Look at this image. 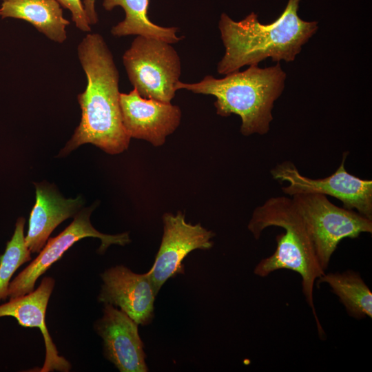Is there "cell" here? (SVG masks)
<instances>
[{
	"mask_svg": "<svg viewBox=\"0 0 372 372\" xmlns=\"http://www.w3.org/2000/svg\"><path fill=\"white\" fill-rule=\"evenodd\" d=\"M77 53L87 81L77 96L81 119L59 156L85 143L120 154L127 149L130 136L122 121L119 73L112 52L100 34L90 33L79 43Z\"/></svg>",
	"mask_w": 372,
	"mask_h": 372,
	"instance_id": "obj_1",
	"label": "cell"
},
{
	"mask_svg": "<svg viewBox=\"0 0 372 372\" xmlns=\"http://www.w3.org/2000/svg\"><path fill=\"white\" fill-rule=\"evenodd\" d=\"M300 1L289 0L282 14L269 24L261 23L254 12L240 21L223 13L218 28L225 51L217 72L226 75L267 58L277 63L293 61L318 28L317 21L298 16Z\"/></svg>",
	"mask_w": 372,
	"mask_h": 372,
	"instance_id": "obj_2",
	"label": "cell"
},
{
	"mask_svg": "<svg viewBox=\"0 0 372 372\" xmlns=\"http://www.w3.org/2000/svg\"><path fill=\"white\" fill-rule=\"evenodd\" d=\"M269 227H278L285 232L276 236L277 247L269 257L262 259L254 273L267 277L279 269L298 273L302 279L304 298L312 310L320 338L325 333L316 314L313 302L316 282L325 273L318 259L305 223L291 198L271 197L253 211L247 228L256 239Z\"/></svg>",
	"mask_w": 372,
	"mask_h": 372,
	"instance_id": "obj_3",
	"label": "cell"
},
{
	"mask_svg": "<svg viewBox=\"0 0 372 372\" xmlns=\"http://www.w3.org/2000/svg\"><path fill=\"white\" fill-rule=\"evenodd\" d=\"M286 77L279 63L265 68L251 65L245 71H236L222 79L207 75L194 83L178 81L175 89L215 96L217 114L238 115L242 135H264L270 130L273 104L282 93Z\"/></svg>",
	"mask_w": 372,
	"mask_h": 372,
	"instance_id": "obj_4",
	"label": "cell"
},
{
	"mask_svg": "<svg viewBox=\"0 0 372 372\" xmlns=\"http://www.w3.org/2000/svg\"><path fill=\"white\" fill-rule=\"evenodd\" d=\"M291 198L303 218L324 271L342 240L358 238L362 233H372V220L354 210L335 205L325 195L298 194Z\"/></svg>",
	"mask_w": 372,
	"mask_h": 372,
	"instance_id": "obj_5",
	"label": "cell"
},
{
	"mask_svg": "<svg viewBox=\"0 0 372 372\" xmlns=\"http://www.w3.org/2000/svg\"><path fill=\"white\" fill-rule=\"evenodd\" d=\"M128 79L143 98L171 103L181 74L180 59L171 43L136 36L123 56Z\"/></svg>",
	"mask_w": 372,
	"mask_h": 372,
	"instance_id": "obj_6",
	"label": "cell"
},
{
	"mask_svg": "<svg viewBox=\"0 0 372 372\" xmlns=\"http://www.w3.org/2000/svg\"><path fill=\"white\" fill-rule=\"evenodd\" d=\"M347 155L348 152H344L338 168L324 178L313 179L302 175L290 161L278 164L270 172L276 180L289 183L282 187L289 196L307 193L331 196L342 201L343 207L355 209L372 220V180L360 178L346 170Z\"/></svg>",
	"mask_w": 372,
	"mask_h": 372,
	"instance_id": "obj_7",
	"label": "cell"
},
{
	"mask_svg": "<svg viewBox=\"0 0 372 372\" xmlns=\"http://www.w3.org/2000/svg\"><path fill=\"white\" fill-rule=\"evenodd\" d=\"M94 206L83 209L75 215L74 220L61 233L48 241L39 254L9 284L7 298L19 297L34 291V284L55 262L75 242L87 237L98 238L101 245L98 250L104 253L110 245L124 246L130 242L127 232L116 234H104L92 225L90 216Z\"/></svg>",
	"mask_w": 372,
	"mask_h": 372,
	"instance_id": "obj_8",
	"label": "cell"
},
{
	"mask_svg": "<svg viewBox=\"0 0 372 372\" xmlns=\"http://www.w3.org/2000/svg\"><path fill=\"white\" fill-rule=\"evenodd\" d=\"M163 235L152 267L146 273L155 293L163 285L177 273H183V260L194 249L212 247L214 233L200 224L192 225L178 211L176 215L165 213L163 216Z\"/></svg>",
	"mask_w": 372,
	"mask_h": 372,
	"instance_id": "obj_9",
	"label": "cell"
},
{
	"mask_svg": "<svg viewBox=\"0 0 372 372\" xmlns=\"http://www.w3.org/2000/svg\"><path fill=\"white\" fill-rule=\"evenodd\" d=\"M120 107L123 124L130 138L145 140L154 146L164 144L181 120L178 106L143 98L135 88L128 94L120 93Z\"/></svg>",
	"mask_w": 372,
	"mask_h": 372,
	"instance_id": "obj_10",
	"label": "cell"
},
{
	"mask_svg": "<svg viewBox=\"0 0 372 372\" xmlns=\"http://www.w3.org/2000/svg\"><path fill=\"white\" fill-rule=\"evenodd\" d=\"M95 328L103 339L105 358L121 372L148 371L138 324L125 312L105 304L103 316Z\"/></svg>",
	"mask_w": 372,
	"mask_h": 372,
	"instance_id": "obj_11",
	"label": "cell"
},
{
	"mask_svg": "<svg viewBox=\"0 0 372 372\" xmlns=\"http://www.w3.org/2000/svg\"><path fill=\"white\" fill-rule=\"evenodd\" d=\"M101 278L99 301L119 307L138 324L152 321L156 294L146 273H135L124 265H116L105 270Z\"/></svg>",
	"mask_w": 372,
	"mask_h": 372,
	"instance_id": "obj_12",
	"label": "cell"
},
{
	"mask_svg": "<svg viewBox=\"0 0 372 372\" xmlns=\"http://www.w3.org/2000/svg\"><path fill=\"white\" fill-rule=\"evenodd\" d=\"M54 286L53 278L44 277L36 290L11 298L8 302L0 305V317H14L21 326L37 327L42 333L45 345V358L39 370L41 372H67L71 367L69 362L59 355L45 324V312Z\"/></svg>",
	"mask_w": 372,
	"mask_h": 372,
	"instance_id": "obj_13",
	"label": "cell"
},
{
	"mask_svg": "<svg viewBox=\"0 0 372 372\" xmlns=\"http://www.w3.org/2000/svg\"><path fill=\"white\" fill-rule=\"evenodd\" d=\"M36 203L31 211L26 245L31 253H39L50 235L63 221L75 216L83 205L82 198H63L50 185L35 184Z\"/></svg>",
	"mask_w": 372,
	"mask_h": 372,
	"instance_id": "obj_14",
	"label": "cell"
},
{
	"mask_svg": "<svg viewBox=\"0 0 372 372\" xmlns=\"http://www.w3.org/2000/svg\"><path fill=\"white\" fill-rule=\"evenodd\" d=\"M0 16L28 21L54 42L62 43L67 39L70 21L63 17L57 0H3Z\"/></svg>",
	"mask_w": 372,
	"mask_h": 372,
	"instance_id": "obj_15",
	"label": "cell"
},
{
	"mask_svg": "<svg viewBox=\"0 0 372 372\" xmlns=\"http://www.w3.org/2000/svg\"><path fill=\"white\" fill-rule=\"evenodd\" d=\"M149 0H103V8L108 11L121 6L125 11V19L113 26V36L121 37L136 35L154 37L169 43L181 41L184 37H178L176 27H163L152 22L148 17Z\"/></svg>",
	"mask_w": 372,
	"mask_h": 372,
	"instance_id": "obj_16",
	"label": "cell"
},
{
	"mask_svg": "<svg viewBox=\"0 0 372 372\" xmlns=\"http://www.w3.org/2000/svg\"><path fill=\"white\" fill-rule=\"evenodd\" d=\"M317 281L329 285L349 316L357 320L372 318V293L358 272L324 273Z\"/></svg>",
	"mask_w": 372,
	"mask_h": 372,
	"instance_id": "obj_17",
	"label": "cell"
},
{
	"mask_svg": "<svg viewBox=\"0 0 372 372\" xmlns=\"http://www.w3.org/2000/svg\"><path fill=\"white\" fill-rule=\"evenodd\" d=\"M25 219L19 218L16 223L14 234L8 242L5 252L0 256V299L7 298L10 279L17 269L31 260L23 234Z\"/></svg>",
	"mask_w": 372,
	"mask_h": 372,
	"instance_id": "obj_18",
	"label": "cell"
},
{
	"mask_svg": "<svg viewBox=\"0 0 372 372\" xmlns=\"http://www.w3.org/2000/svg\"><path fill=\"white\" fill-rule=\"evenodd\" d=\"M61 6L70 11L72 20L82 32H90L91 27L81 0H57Z\"/></svg>",
	"mask_w": 372,
	"mask_h": 372,
	"instance_id": "obj_19",
	"label": "cell"
},
{
	"mask_svg": "<svg viewBox=\"0 0 372 372\" xmlns=\"http://www.w3.org/2000/svg\"><path fill=\"white\" fill-rule=\"evenodd\" d=\"M95 3L96 0H83V8L90 25H96L99 21Z\"/></svg>",
	"mask_w": 372,
	"mask_h": 372,
	"instance_id": "obj_20",
	"label": "cell"
}]
</instances>
